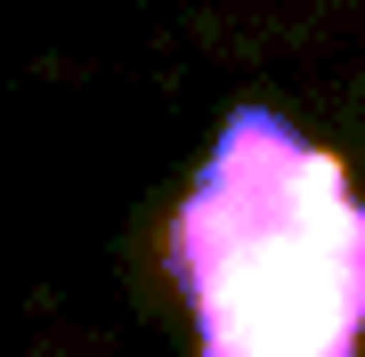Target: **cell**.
Wrapping results in <instances>:
<instances>
[{
	"label": "cell",
	"mask_w": 365,
	"mask_h": 357,
	"mask_svg": "<svg viewBox=\"0 0 365 357\" xmlns=\"http://www.w3.org/2000/svg\"><path fill=\"white\" fill-rule=\"evenodd\" d=\"M163 268L195 317V357H357L365 349V203L341 155L276 106H235Z\"/></svg>",
	"instance_id": "cell-1"
}]
</instances>
